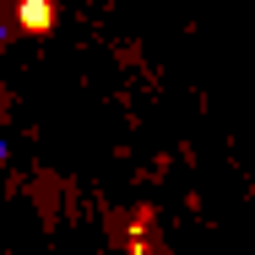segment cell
<instances>
[{
	"label": "cell",
	"instance_id": "7a4b0ae2",
	"mask_svg": "<svg viewBox=\"0 0 255 255\" xmlns=\"http://www.w3.org/2000/svg\"><path fill=\"white\" fill-rule=\"evenodd\" d=\"M0 44H5V27H0Z\"/></svg>",
	"mask_w": 255,
	"mask_h": 255
},
{
	"label": "cell",
	"instance_id": "6da1fadb",
	"mask_svg": "<svg viewBox=\"0 0 255 255\" xmlns=\"http://www.w3.org/2000/svg\"><path fill=\"white\" fill-rule=\"evenodd\" d=\"M22 22H27V27H49L54 11H49V5H27V11H22Z\"/></svg>",
	"mask_w": 255,
	"mask_h": 255
}]
</instances>
